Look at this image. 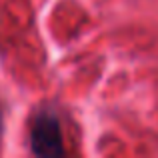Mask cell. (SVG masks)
<instances>
[{
	"mask_svg": "<svg viewBox=\"0 0 158 158\" xmlns=\"http://www.w3.org/2000/svg\"><path fill=\"white\" fill-rule=\"evenodd\" d=\"M30 148L36 156L44 158L64 156L60 120L52 110H42L36 114L30 128Z\"/></svg>",
	"mask_w": 158,
	"mask_h": 158,
	"instance_id": "obj_1",
	"label": "cell"
},
{
	"mask_svg": "<svg viewBox=\"0 0 158 158\" xmlns=\"http://www.w3.org/2000/svg\"><path fill=\"white\" fill-rule=\"evenodd\" d=\"M0 132H2V110H0Z\"/></svg>",
	"mask_w": 158,
	"mask_h": 158,
	"instance_id": "obj_2",
	"label": "cell"
}]
</instances>
